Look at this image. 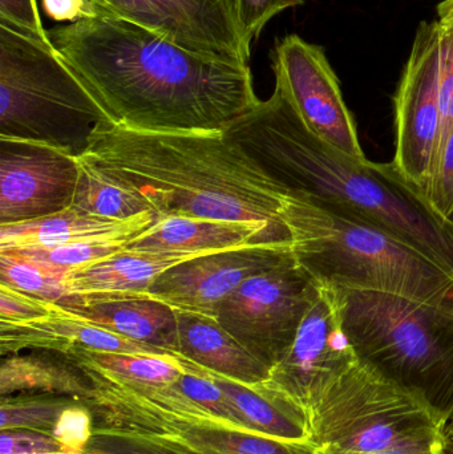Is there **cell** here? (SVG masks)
Instances as JSON below:
<instances>
[{"mask_svg": "<svg viewBox=\"0 0 453 454\" xmlns=\"http://www.w3.org/2000/svg\"><path fill=\"white\" fill-rule=\"evenodd\" d=\"M48 32L116 127L225 132L260 101L249 63L188 50L132 21L90 19Z\"/></svg>", "mask_w": 453, "mask_h": 454, "instance_id": "1", "label": "cell"}, {"mask_svg": "<svg viewBox=\"0 0 453 454\" xmlns=\"http://www.w3.org/2000/svg\"><path fill=\"white\" fill-rule=\"evenodd\" d=\"M77 160L157 218L257 221L289 230L290 194L225 132H143L104 122Z\"/></svg>", "mask_w": 453, "mask_h": 454, "instance_id": "2", "label": "cell"}, {"mask_svg": "<svg viewBox=\"0 0 453 454\" xmlns=\"http://www.w3.org/2000/svg\"><path fill=\"white\" fill-rule=\"evenodd\" d=\"M225 135L290 196L372 221L453 272V234L433 218L393 165L351 159L321 140L278 85Z\"/></svg>", "mask_w": 453, "mask_h": 454, "instance_id": "3", "label": "cell"}, {"mask_svg": "<svg viewBox=\"0 0 453 454\" xmlns=\"http://www.w3.org/2000/svg\"><path fill=\"white\" fill-rule=\"evenodd\" d=\"M285 223L298 262L322 285L453 309V272L390 230L332 205L290 196Z\"/></svg>", "mask_w": 453, "mask_h": 454, "instance_id": "4", "label": "cell"}, {"mask_svg": "<svg viewBox=\"0 0 453 454\" xmlns=\"http://www.w3.org/2000/svg\"><path fill=\"white\" fill-rule=\"evenodd\" d=\"M337 293L343 327L359 362L418 395L449 420L453 412V309L394 294Z\"/></svg>", "mask_w": 453, "mask_h": 454, "instance_id": "5", "label": "cell"}, {"mask_svg": "<svg viewBox=\"0 0 453 454\" xmlns=\"http://www.w3.org/2000/svg\"><path fill=\"white\" fill-rule=\"evenodd\" d=\"M93 392L82 404L95 428L153 442L178 454H316L310 442H284L210 412L175 386H141L82 368Z\"/></svg>", "mask_w": 453, "mask_h": 454, "instance_id": "6", "label": "cell"}, {"mask_svg": "<svg viewBox=\"0 0 453 454\" xmlns=\"http://www.w3.org/2000/svg\"><path fill=\"white\" fill-rule=\"evenodd\" d=\"M104 122L103 109L56 48L0 26V137L80 156Z\"/></svg>", "mask_w": 453, "mask_h": 454, "instance_id": "7", "label": "cell"}, {"mask_svg": "<svg viewBox=\"0 0 453 454\" xmlns=\"http://www.w3.org/2000/svg\"><path fill=\"white\" fill-rule=\"evenodd\" d=\"M444 424L425 400L362 362L309 412L311 444L348 454L444 447Z\"/></svg>", "mask_w": 453, "mask_h": 454, "instance_id": "8", "label": "cell"}, {"mask_svg": "<svg viewBox=\"0 0 453 454\" xmlns=\"http://www.w3.org/2000/svg\"><path fill=\"white\" fill-rule=\"evenodd\" d=\"M321 286L293 251L228 296L217 322L271 372L289 352Z\"/></svg>", "mask_w": 453, "mask_h": 454, "instance_id": "9", "label": "cell"}, {"mask_svg": "<svg viewBox=\"0 0 453 454\" xmlns=\"http://www.w3.org/2000/svg\"><path fill=\"white\" fill-rule=\"evenodd\" d=\"M441 128L438 23L422 21L394 96L395 152L390 162L417 197L435 168Z\"/></svg>", "mask_w": 453, "mask_h": 454, "instance_id": "10", "label": "cell"}, {"mask_svg": "<svg viewBox=\"0 0 453 454\" xmlns=\"http://www.w3.org/2000/svg\"><path fill=\"white\" fill-rule=\"evenodd\" d=\"M359 362L343 327L337 290L322 285L286 356L258 387L306 413Z\"/></svg>", "mask_w": 453, "mask_h": 454, "instance_id": "11", "label": "cell"}, {"mask_svg": "<svg viewBox=\"0 0 453 454\" xmlns=\"http://www.w3.org/2000/svg\"><path fill=\"white\" fill-rule=\"evenodd\" d=\"M273 71L276 84L311 132L351 159H367L340 80L321 45L287 35L274 48Z\"/></svg>", "mask_w": 453, "mask_h": 454, "instance_id": "12", "label": "cell"}, {"mask_svg": "<svg viewBox=\"0 0 453 454\" xmlns=\"http://www.w3.org/2000/svg\"><path fill=\"white\" fill-rule=\"evenodd\" d=\"M82 168L74 153L0 137V225L39 220L74 205Z\"/></svg>", "mask_w": 453, "mask_h": 454, "instance_id": "13", "label": "cell"}, {"mask_svg": "<svg viewBox=\"0 0 453 454\" xmlns=\"http://www.w3.org/2000/svg\"><path fill=\"white\" fill-rule=\"evenodd\" d=\"M293 251L292 243H265L207 254L168 270L144 295L176 311L217 320L221 304L242 283L273 269Z\"/></svg>", "mask_w": 453, "mask_h": 454, "instance_id": "14", "label": "cell"}, {"mask_svg": "<svg viewBox=\"0 0 453 454\" xmlns=\"http://www.w3.org/2000/svg\"><path fill=\"white\" fill-rule=\"evenodd\" d=\"M105 18L122 19L209 55L250 61V43L234 0H95Z\"/></svg>", "mask_w": 453, "mask_h": 454, "instance_id": "15", "label": "cell"}, {"mask_svg": "<svg viewBox=\"0 0 453 454\" xmlns=\"http://www.w3.org/2000/svg\"><path fill=\"white\" fill-rule=\"evenodd\" d=\"M80 349L181 356L90 325L55 303H51L47 317L20 323H0V354L3 357L27 351L66 355Z\"/></svg>", "mask_w": 453, "mask_h": 454, "instance_id": "16", "label": "cell"}, {"mask_svg": "<svg viewBox=\"0 0 453 454\" xmlns=\"http://www.w3.org/2000/svg\"><path fill=\"white\" fill-rule=\"evenodd\" d=\"M60 307L90 325L180 355L177 311L144 294L74 296Z\"/></svg>", "mask_w": 453, "mask_h": 454, "instance_id": "17", "label": "cell"}, {"mask_svg": "<svg viewBox=\"0 0 453 454\" xmlns=\"http://www.w3.org/2000/svg\"><path fill=\"white\" fill-rule=\"evenodd\" d=\"M292 243L290 230L268 223H234L199 217H161L138 235L128 248L153 251L217 253L247 245Z\"/></svg>", "mask_w": 453, "mask_h": 454, "instance_id": "18", "label": "cell"}, {"mask_svg": "<svg viewBox=\"0 0 453 454\" xmlns=\"http://www.w3.org/2000/svg\"><path fill=\"white\" fill-rule=\"evenodd\" d=\"M202 255H207V253L125 247L108 258L68 270L66 274V290L72 298L144 294L168 270Z\"/></svg>", "mask_w": 453, "mask_h": 454, "instance_id": "19", "label": "cell"}, {"mask_svg": "<svg viewBox=\"0 0 453 454\" xmlns=\"http://www.w3.org/2000/svg\"><path fill=\"white\" fill-rule=\"evenodd\" d=\"M177 341L181 356L250 388L262 386L270 376V370L226 333L217 320L177 311Z\"/></svg>", "mask_w": 453, "mask_h": 454, "instance_id": "20", "label": "cell"}, {"mask_svg": "<svg viewBox=\"0 0 453 454\" xmlns=\"http://www.w3.org/2000/svg\"><path fill=\"white\" fill-rule=\"evenodd\" d=\"M156 220L152 212L127 221L106 220L71 207L39 220L0 225V251L48 250L116 232L146 231Z\"/></svg>", "mask_w": 453, "mask_h": 454, "instance_id": "21", "label": "cell"}, {"mask_svg": "<svg viewBox=\"0 0 453 454\" xmlns=\"http://www.w3.org/2000/svg\"><path fill=\"white\" fill-rule=\"evenodd\" d=\"M29 392L71 397L82 403L92 395L93 384L80 365L56 352L27 351L3 357L0 396Z\"/></svg>", "mask_w": 453, "mask_h": 454, "instance_id": "22", "label": "cell"}, {"mask_svg": "<svg viewBox=\"0 0 453 454\" xmlns=\"http://www.w3.org/2000/svg\"><path fill=\"white\" fill-rule=\"evenodd\" d=\"M210 378L245 428L270 439L310 442L309 416L305 411L223 376L210 372Z\"/></svg>", "mask_w": 453, "mask_h": 454, "instance_id": "23", "label": "cell"}, {"mask_svg": "<svg viewBox=\"0 0 453 454\" xmlns=\"http://www.w3.org/2000/svg\"><path fill=\"white\" fill-rule=\"evenodd\" d=\"M63 355V354H61ZM64 356L88 370L111 376L117 380L141 386H172L183 373L207 375L209 371L194 364L184 356L122 354V352L80 351Z\"/></svg>", "mask_w": 453, "mask_h": 454, "instance_id": "24", "label": "cell"}, {"mask_svg": "<svg viewBox=\"0 0 453 454\" xmlns=\"http://www.w3.org/2000/svg\"><path fill=\"white\" fill-rule=\"evenodd\" d=\"M66 271L19 251H0V283L48 303L63 306L72 298Z\"/></svg>", "mask_w": 453, "mask_h": 454, "instance_id": "25", "label": "cell"}, {"mask_svg": "<svg viewBox=\"0 0 453 454\" xmlns=\"http://www.w3.org/2000/svg\"><path fill=\"white\" fill-rule=\"evenodd\" d=\"M72 207L113 221H127L141 213L149 212L140 199L82 168Z\"/></svg>", "mask_w": 453, "mask_h": 454, "instance_id": "26", "label": "cell"}, {"mask_svg": "<svg viewBox=\"0 0 453 454\" xmlns=\"http://www.w3.org/2000/svg\"><path fill=\"white\" fill-rule=\"evenodd\" d=\"M76 400L55 395L2 397L0 402V431L27 429L52 434L61 413Z\"/></svg>", "mask_w": 453, "mask_h": 454, "instance_id": "27", "label": "cell"}, {"mask_svg": "<svg viewBox=\"0 0 453 454\" xmlns=\"http://www.w3.org/2000/svg\"><path fill=\"white\" fill-rule=\"evenodd\" d=\"M141 230L116 232L106 237L93 238L82 242L71 243L60 247L48 248V250L19 251L39 261L47 262L53 266L64 270L76 269L87 266L100 259L108 258L119 251L124 250L128 243L143 234Z\"/></svg>", "mask_w": 453, "mask_h": 454, "instance_id": "28", "label": "cell"}, {"mask_svg": "<svg viewBox=\"0 0 453 454\" xmlns=\"http://www.w3.org/2000/svg\"><path fill=\"white\" fill-rule=\"evenodd\" d=\"M418 199L453 234V130L444 141L430 181Z\"/></svg>", "mask_w": 453, "mask_h": 454, "instance_id": "29", "label": "cell"}, {"mask_svg": "<svg viewBox=\"0 0 453 454\" xmlns=\"http://www.w3.org/2000/svg\"><path fill=\"white\" fill-rule=\"evenodd\" d=\"M436 23H438L439 31L441 101V114H443L441 149L444 141L453 130V0H443L438 5Z\"/></svg>", "mask_w": 453, "mask_h": 454, "instance_id": "30", "label": "cell"}, {"mask_svg": "<svg viewBox=\"0 0 453 454\" xmlns=\"http://www.w3.org/2000/svg\"><path fill=\"white\" fill-rule=\"evenodd\" d=\"M0 26L15 29L45 47L55 48L43 24L37 0H0Z\"/></svg>", "mask_w": 453, "mask_h": 454, "instance_id": "31", "label": "cell"}, {"mask_svg": "<svg viewBox=\"0 0 453 454\" xmlns=\"http://www.w3.org/2000/svg\"><path fill=\"white\" fill-rule=\"evenodd\" d=\"M93 426L95 420L90 408L76 402L61 413L51 436L68 452L84 453L92 440Z\"/></svg>", "mask_w": 453, "mask_h": 454, "instance_id": "32", "label": "cell"}, {"mask_svg": "<svg viewBox=\"0 0 453 454\" xmlns=\"http://www.w3.org/2000/svg\"><path fill=\"white\" fill-rule=\"evenodd\" d=\"M303 3L305 0H234V7L242 34L252 44L274 16Z\"/></svg>", "mask_w": 453, "mask_h": 454, "instance_id": "33", "label": "cell"}, {"mask_svg": "<svg viewBox=\"0 0 453 454\" xmlns=\"http://www.w3.org/2000/svg\"><path fill=\"white\" fill-rule=\"evenodd\" d=\"M173 386H175L178 391L186 395L189 399L199 403L202 407L209 410L210 412L215 413V415L221 416V418L228 419V420L233 421V423L238 424V426L244 427L237 420L230 405H229L228 400L225 399V396H223V392L218 388L215 380L210 378V372L207 373V375H199V373L193 372L183 373Z\"/></svg>", "mask_w": 453, "mask_h": 454, "instance_id": "34", "label": "cell"}, {"mask_svg": "<svg viewBox=\"0 0 453 454\" xmlns=\"http://www.w3.org/2000/svg\"><path fill=\"white\" fill-rule=\"evenodd\" d=\"M51 303L0 283V323H20L47 317Z\"/></svg>", "mask_w": 453, "mask_h": 454, "instance_id": "35", "label": "cell"}, {"mask_svg": "<svg viewBox=\"0 0 453 454\" xmlns=\"http://www.w3.org/2000/svg\"><path fill=\"white\" fill-rule=\"evenodd\" d=\"M68 452L51 434L27 429L0 431V454H48ZM71 453V452H69Z\"/></svg>", "mask_w": 453, "mask_h": 454, "instance_id": "36", "label": "cell"}, {"mask_svg": "<svg viewBox=\"0 0 453 454\" xmlns=\"http://www.w3.org/2000/svg\"><path fill=\"white\" fill-rule=\"evenodd\" d=\"M85 452L105 454H178L145 440L93 427V436ZM84 452V453H85Z\"/></svg>", "mask_w": 453, "mask_h": 454, "instance_id": "37", "label": "cell"}, {"mask_svg": "<svg viewBox=\"0 0 453 454\" xmlns=\"http://www.w3.org/2000/svg\"><path fill=\"white\" fill-rule=\"evenodd\" d=\"M45 15L58 23H77L80 20L105 18L95 0H42Z\"/></svg>", "mask_w": 453, "mask_h": 454, "instance_id": "38", "label": "cell"}, {"mask_svg": "<svg viewBox=\"0 0 453 454\" xmlns=\"http://www.w3.org/2000/svg\"><path fill=\"white\" fill-rule=\"evenodd\" d=\"M316 454H348L334 452V450H316ZM370 454H446L444 447L435 448L428 450H388V452L370 453Z\"/></svg>", "mask_w": 453, "mask_h": 454, "instance_id": "39", "label": "cell"}, {"mask_svg": "<svg viewBox=\"0 0 453 454\" xmlns=\"http://www.w3.org/2000/svg\"><path fill=\"white\" fill-rule=\"evenodd\" d=\"M444 450L446 454H453V412L449 420L444 424Z\"/></svg>", "mask_w": 453, "mask_h": 454, "instance_id": "40", "label": "cell"}, {"mask_svg": "<svg viewBox=\"0 0 453 454\" xmlns=\"http://www.w3.org/2000/svg\"><path fill=\"white\" fill-rule=\"evenodd\" d=\"M48 454H84V453H69V452H64V453H48Z\"/></svg>", "mask_w": 453, "mask_h": 454, "instance_id": "41", "label": "cell"}, {"mask_svg": "<svg viewBox=\"0 0 453 454\" xmlns=\"http://www.w3.org/2000/svg\"><path fill=\"white\" fill-rule=\"evenodd\" d=\"M84 454H105V453H98V452H85Z\"/></svg>", "mask_w": 453, "mask_h": 454, "instance_id": "42", "label": "cell"}]
</instances>
